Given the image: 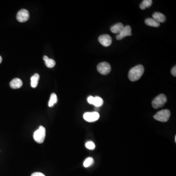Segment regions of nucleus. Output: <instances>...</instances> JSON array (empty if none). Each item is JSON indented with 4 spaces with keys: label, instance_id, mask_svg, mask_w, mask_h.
Here are the masks:
<instances>
[{
    "label": "nucleus",
    "instance_id": "1",
    "mask_svg": "<svg viewBox=\"0 0 176 176\" xmlns=\"http://www.w3.org/2000/svg\"><path fill=\"white\" fill-rule=\"evenodd\" d=\"M144 72V68L143 65H137L131 68L129 72V79L132 82L138 81L143 76Z\"/></svg>",
    "mask_w": 176,
    "mask_h": 176
},
{
    "label": "nucleus",
    "instance_id": "2",
    "mask_svg": "<svg viewBox=\"0 0 176 176\" xmlns=\"http://www.w3.org/2000/svg\"><path fill=\"white\" fill-rule=\"evenodd\" d=\"M170 116V111L167 109H165V110H161L158 112L154 116V118L156 121H159L165 122L169 120Z\"/></svg>",
    "mask_w": 176,
    "mask_h": 176
},
{
    "label": "nucleus",
    "instance_id": "3",
    "mask_svg": "<svg viewBox=\"0 0 176 176\" xmlns=\"http://www.w3.org/2000/svg\"><path fill=\"white\" fill-rule=\"evenodd\" d=\"M167 102V97L164 94H161L156 96L152 102L154 109H157L162 107Z\"/></svg>",
    "mask_w": 176,
    "mask_h": 176
},
{
    "label": "nucleus",
    "instance_id": "4",
    "mask_svg": "<svg viewBox=\"0 0 176 176\" xmlns=\"http://www.w3.org/2000/svg\"><path fill=\"white\" fill-rule=\"evenodd\" d=\"M45 137L46 129L42 126H40L38 129L34 132L33 134L34 139L38 143H42L45 140Z\"/></svg>",
    "mask_w": 176,
    "mask_h": 176
},
{
    "label": "nucleus",
    "instance_id": "5",
    "mask_svg": "<svg viewBox=\"0 0 176 176\" xmlns=\"http://www.w3.org/2000/svg\"><path fill=\"white\" fill-rule=\"evenodd\" d=\"M97 71L102 75L109 74L111 71V66L106 62L100 63L97 66Z\"/></svg>",
    "mask_w": 176,
    "mask_h": 176
},
{
    "label": "nucleus",
    "instance_id": "6",
    "mask_svg": "<svg viewBox=\"0 0 176 176\" xmlns=\"http://www.w3.org/2000/svg\"><path fill=\"white\" fill-rule=\"evenodd\" d=\"M99 117V114L97 112H85L83 115L84 119L89 122L96 121Z\"/></svg>",
    "mask_w": 176,
    "mask_h": 176
},
{
    "label": "nucleus",
    "instance_id": "7",
    "mask_svg": "<svg viewBox=\"0 0 176 176\" xmlns=\"http://www.w3.org/2000/svg\"><path fill=\"white\" fill-rule=\"evenodd\" d=\"M29 12L27 9H22L19 11L17 14V19L21 23H24L29 20Z\"/></svg>",
    "mask_w": 176,
    "mask_h": 176
},
{
    "label": "nucleus",
    "instance_id": "8",
    "mask_svg": "<svg viewBox=\"0 0 176 176\" xmlns=\"http://www.w3.org/2000/svg\"><path fill=\"white\" fill-rule=\"evenodd\" d=\"M99 41L102 46L107 47L110 46L111 45L112 43V39L110 35L108 34H104L99 37Z\"/></svg>",
    "mask_w": 176,
    "mask_h": 176
},
{
    "label": "nucleus",
    "instance_id": "9",
    "mask_svg": "<svg viewBox=\"0 0 176 176\" xmlns=\"http://www.w3.org/2000/svg\"><path fill=\"white\" fill-rule=\"evenodd\" d=\"M132 29L130 26H124L123 29L122 30L120 33L118 34L116 38L118 40L122 39L126 36H131L132 35Z\"/></svg>",
    "mask_w": 176,
    "mask_h": 176
},
{
    "label": "nucleus",
    "instance_id": "10",
    "mask_svg": "<svg viewBox=\"0 0 176 176\" xmlns=\"http://www.w3.org/2000/svg\"><path fill=\"white\" fill-rule=\"evenodd\" d=\"M23 85V82L21 79L18 78H14L10 82V86L12 89H16L21 88Z\"/></svg>",
    "mask_w": 176,
    "mask_h": 176
},
{
    "label": "nucleus",
    "instance_id": "11",
    "mask_svg": "<svg viewBox=\"0 0 176 176\" xmlns=\"http://www.w3.org/2000/svg\"><path fill=\"white\" fill-rule=\"evenodd\" d=\"M153 18L160 23H164L166 21L165 16L159 12H156L153 14Z\"/></svg>",
    "mask_w": 176,
    "mask_h": 176
},
{
    "label": "nucleus",
    "instance_id": "12",
    "mask_svg": "<svg viewBox=\"0 0 176 176\" xmlns=\"http://www.w3.org/2000/svg\"><path fill=\"white\" fill-rule=\"evenodd\" d=\"M124 28V25L122 24L119 23L117 24L114 26H112L111 28V31L114 33L119 34Z\"/></svg>",
    "mask_w": 176,
    "mask_h": 176
},
{
    "label": "nucleus",
    "instance_id": "13",
    "mask_svg": "<svg viewBox=\"0 0 176 176\" xmlns=\"http://www.w3.org/2000/svg\"><path fill=\"white\" fill-rule=\"evenodd\" d=\"M145 24L150 27H155L158 28L160 27V23L157 21H156L154 19L152 18H149L146 19L145 21Z\"/></svg>",
    "mask_w": 176,
    "mask_h": 176
},
{
    "label": "nucleus",
    "instance_id": "14",
    "mask_svg": "<svg viewBox=\"0 0 176 176\" xmlns=\"http://www.w3.org/2000/svg\"><path fill=\"white\" fill-rule=\"evenodd\" d=\"M40 79V75L38 73H35L31 77V86L32 88L37 87Z\"/></svg>",
    "mask_w": 176,
    "mask_h": 176
},
{
    "label": "nucleus",
    "instance_id": "15",
    "mask_svg": "<svg viewBox=\"0 0 176 176\" xmlns=\"http://www.w3.org/2000/svg\"><path fill=\"white\" fill-rule=\"evenodd\" d=\"M103 100L101 97L99 96L94 97L93 100V105H94L96 108L101 107L103 104Z\"/></svg>",
    "mask_w": 176,
    "mask_h": 176
},
{
    "label": "nucleus",
    "instance_id": "16",
    "mask_svg": "<svg viewBox=\"0 0 176 176\" xmlns=\"http://www.w3.org/2000/svg\"><path fill=\"white\" fill-rule=\"evenodd\" d=\"M57 101H58V99H57V95L55 93H52L50 97V101L48 104L49 106L50 107H52L55 105V104L57 103Z\"/></svg>",
    "mask_w": 176,
    "mask_h": 176
},
{
    "label": "nucleus",
    "instance_id": "17",
    "mask_svg": "<svg viewBox=\"0 0 176 176\" xmlns=\"http://www.w3.org/2000/svg\"><path fill=\"white\" fill-rule=\"evenodd\" d=\"M152 2H153L152 0H144L139 5V7L141 9L144 10L145 8L150 7L152 5Z\"/></svg>",
    "mask_w": 176,
    "mask_h": 176
},
{
    "label": "nucleus",
    "instance_id": "18",
    "mask_svg": "<svg viewBox=\"0 0 176 176\" xmlns=\"http://www.w3.org/2000/svg\"><path fill=\"white\" fill-rule=\"evenodd\" d=\"M45 62L46 67L49 68H52L54 67L56 64L55 61L53 59H51V58H47L46 60H45Z\"/></svg>",
    "mask_w": 176,
    "mask_h": 176
},
{
    "label": "nucleus",
    "instance_id": "19",
    "mask_svg": "<svg viewBox=\"0 0 176 176\" xmlns=\"http://www.w3.org/2000/svg\"><path fill=\"white\" fill-rule=\"evenodd\" d=\"M94 163V160L93 158L89 157V158H87L85 161H84L83 166L87 168V167H90V166L92 165Z\"/></svg>",
    "mask_w": 176,
    "mask_h": 176
},
{
    "label": "nucleus",
    "instance_id": "20",
    "mask_svg": "<svg viewBox=\"0 0 176 176\" xmlns=\"http://www.w3.org/2000/svg\"><path fill=\"white\" fill-rule=\"evenodd\" d=\"M85 146L87 149L91 150L95 149V144L94 143L93 141H88L87 143H86Z\"/></svg>",
    "mask_w": 176,
    "mask_h": 176
},
{
    "label": "nucleus",
    "instance_id": "21",
    "mask_svg": "<svg viewBox=\"0 0 176 176\" xmlns=\"http://www.w3.org/2000/svg\"><path fill=\"white\" fill-rule=\"evenodd\" d=\"M94 97L92 96H89L87 99V101L88 103L90 104H93V100H94Z\"/></svg>",
    "mask_w": 176,
    "mask_h": 176
},
{
    "label": "nucleus",
    "instance_id": "22",
    "mask_svg": "<svg viewBox=\"0 0 176 176\" xmlns=\"http://www.w3.org/2000/svg\"><path fill=\"white\" fill-rule=\"evenodd\" d=\"M31 176H46L45 175L43 174L42 173L40 172H35L33 173V174H31Z\"/></svg>",
    "mask_w": 176,
    "mask_h": 176
},
{
    "label": "nucleus",
    "instance_id": "23",
    "mask_svg": "<svg viewBox=\"0 0 176 176\" xmlns=\"http://www.w3.org/2000/svg\"><path fill=\"white\" fill-rule=\"evenodd\" d=\"M171 74H172L174 77H176V66H174L171 70Z\"/></svg>",
    "mask_w": 176,
    "mask_h": 176
},
{
    "label": "nucleus",
    "instance_id": "24",
    "mask_svg": "<svg viewBox=\"0 0 176 176\" xmlns=\"http://www.w3.org/2000/svg\"><path fill=\"white\" fill-rule=\"evenodd\" d=\"M2 62V58L1 56H0V64Z\"/></svg>",
    "mask_w": 176,
    "mask_h": 176
},
{
    "label": "nucleus",
    "instance_id": "25",
    "mask_svg": "<svg viewBox=\"0 0 176 176\" xmlns=\"http://www.w3.org/2000/svg\"><path fill=\"white\" fill-rule=\"evenodd\" d=\"M175 142H176V136H175Z\"/></svg>",
    "mask_w": 176,
    "mask_h": 176
}]
</instances>
